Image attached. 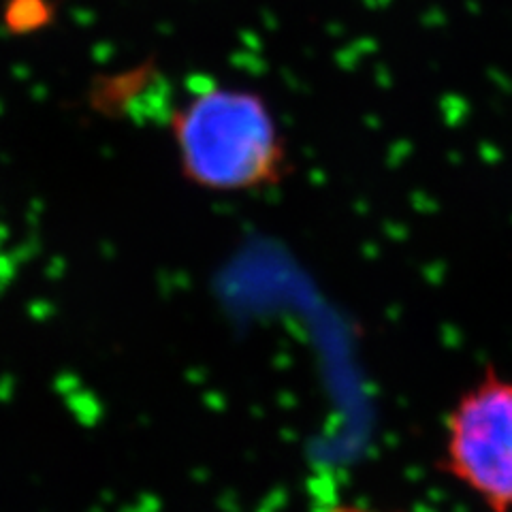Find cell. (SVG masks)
Returning <instances> with one entry per match:
<instances>
[{
    "instance_id": "3957f363",
    "label": "cell",
    "mask_w": 512,
    "mask_h": 512,
    "mask_svg": "<svg viewBox=\"0 0 512 512\" xmlns=\"http://www.w3.org/2000/svg\"><path fill=\"white\" fill-rule=\"evenodd\" d=\"M325 512H378V510H370V508H363V506H350V504H342V506H335L329 508Z\"/></svg>"
},
{
    "instance_id": "6da1fadb",
    "label": "cell",
    "mask_w": 512,
    "mask_h": 512,
    "mask_svg": "<svg viewBox=\"0 0 512 512\" xmlns=\"http://www.w3.org/2000/svg\"><path fill=\"white\" fill-rule=\"evenodd\" d=\"M171 135L190 184L216 192L278 186L288 173L282 128L259 92L205 84L173 111Z\"/></svg>"
},
{
    "instance_id": "7a4b0ae2",
    "label": "cell",
    "mask_w": 512,
    "mask_h": 512,
    "mask_svg": "<svg viewBox=\"0 0 512 512\" xmlns=\"http://www.w3.org/2000/svg\"><path fill=\"white\" fill-rule=\"evenodd\" d=\"M440 470L489 512H512V378L495 365L448 412Z\"/></svg>"
}]
</instances>
